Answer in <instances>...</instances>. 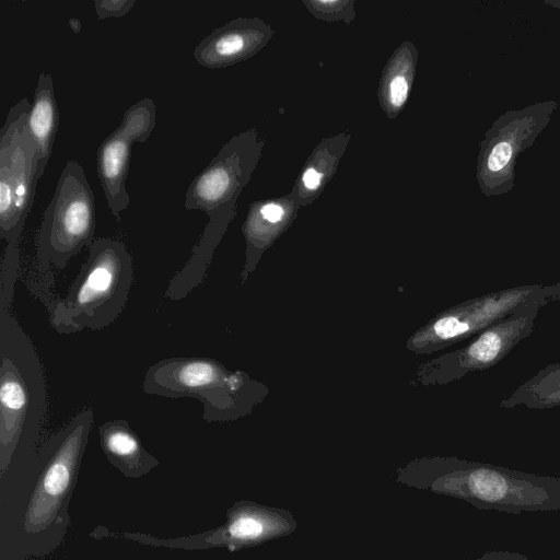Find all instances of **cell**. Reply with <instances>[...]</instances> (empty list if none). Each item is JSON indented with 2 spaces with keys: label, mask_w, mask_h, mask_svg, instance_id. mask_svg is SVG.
<instances>
[{
  "label": "cell",
  "mask_w": 560,
  "mask_h": 560,
  "mask_svg": "<svg viewBox=\"0 0 560 560\" xmlns=\"http://www.w3.org/2000/svg\"><path fill=\"white\" fill-rule=\"evenodd\" d=\"M15 270L0 273V472L15 458L36 459L47 411V383L36 348L12 313Z\"/></svg>",
  "instance_id": "1"
},
{
  "label": "cell",
  "mask_w": 560,
  "mask_h": 560,
  "mask_svg": "<svg viewBox=\"0 0 560 560\" xmlns=\"http://www.w3.org/2000/svg\"><path fill=\"white\" fill-rule=\"evenodd\" d=\"M398 481L419 490L464 500L479 510L518 515L560 510V477L493 464L440 459L400 472Z\"/></svg>",
  "instance_id": "2"
},
{
  "label": "cell",
  "mask_w": 560,
  "mask_h": 560,
  "mask_svg": "<svg viewBox=\"0 0 560 560\" xmlns=\"http://www.w3.org/2000/svg\"><path fill=\"white\" fill-rule=\"evenodd\" d=\"M96 226L94 192L75 160L66 163L36 235L35 267L30 273L31 292L47 310L58 298L52 268L63 269L84 247L93 244Z\"/></svg>",
  "instance_id": "3"
},
{
  "label": "cell",
  "mask_w": 560,
  "mask_h": 560,
  "mask_svg": "<svg viewBox=\"0 0 560 560\" xmlns=\"http://www.w3.org/2000/svg\"><path fill=\"white\" fill-rule=\"evenodd\" d=\"M132 282L133 259L126 245L95 238L67 294L46 310L50 326L62 335L109 326L125 310Z\"/></svg>",
  "instance_id": "4"
},
{
  "label": "cell",
  "mask_w": 560,
  "mask_h": 560,
  "mask_svg": "<svg viewBox=\"0 0 560 560\" xmlns=\"http://www.w3.org/2000/svg\"><path fill=\"white\" fill-rule=\"evenodd\" d=\"M30 107L22 97L0 129V237L11 249H19L38 180L37 148L26 127Z\"/></svg>",
  "instance_id": "5"
},
{
  "label": "cell",
  "mask_w": 560,
  "mask_h": 560,
  "mask_svg": "<svg viewBox=\"0 0 560 560\" xmlns=\"http://www.w3.org/2000/svg\"><path fill=\"white\" fill-rule=\"evenodd\" d=\"M245 385L244 376L229 372L206 357H171L147 370L142 392L166 398H192L202 405L205 421L232 417Z\"/></svg>",
  "instance_id": "6"
},
{
  "label": "cell",
  "mask_w": 560,
  "mask_h": 560,
  "mask_svg": "<svg viewBox=\"0 0 560 560\" xmlns=\"http://www.w3.org/2000/svg\"><path fill=\"white\" fill-rule=\"evenodd\" d=\"M93 422V409L81 410L38 452L42 472L25 514L27 533L44 530L66 510Z\"/></svg>",
  "instance_id": "7"
},
{
  "label": "cell",
  "mask_w": 560,
  "mask_h": 560,
  "mask_svg": "<svg viewBox=\"0 0 560 560\" xmlns=\"http://www.w3.org/2000/svg\"><path fill=\"white\" fill-rule=\"evenodd\" d=\"M559 104L547 100L501 114L479 143L476 179L486 197L510 192L515 185L516 161L551 122Z\"/></svg>",
  "instance_id": "8"
},
{
  "label": "cell",
  "mask_w": 560,
  "mask_h": 560,
  "mask_svg": "<svg viewBox=\"0 0 560 560\" xmlns=\"http://www.w3.org/2000/svg\"><path fill=\"white\" fill-rule=\"evenodd\" d=\"M296 526L298 523L292 513L285 509L241 500L228 510L224 524L198 535L168 539L130 533L115 534V536L150 546L186 550L224 547L235 551L288 536L296 529Z\"/></svg>",
  "instance_id": "9"
},
{
  "label": "cell",
  "mask_w": 560,
  "mask_h": 560,
  "mask_svg": "<svg viewBox=\"0 0 560 560\" xmlns=\"http://www.w3.org/2000/svg\"><path fill=\"white\" fill-rule=\"evenodd\" d=\"M264 141L255 129L232 137L189 184L184 207L210 214L237 201L260 159Z\"/></svg>",
  "instance_id": "10"
},
{
  "label": "cell",
  "mask_w": 560,
  "mask_h": 560,
  "mask_svg": "<svg viewBox=\"0 0 560 560\" xmlns=\"http://www.w3.org/2000/svg\"><path fill=\"white\" fill-rule=\"evenodd\" d=\"M156 125V105L152 98L142 97L128 107L120 124L98 145L96 171L110 213L120 220L130 196L126 180L133 143L145 142Z\"/></svg>",
  "instance_id": "11"
},
{
  "label": "cell",
  "mask_w": 560,
  "mask_h": 560,
  "mask_svg": "<svg viewBox=\"0 0 560 560\" xmlns=\"http://www.w3.org/2000/svg\"><path fill=\"white\" fill-rule=\"evenodd\" d=\"M272 31L258 18H236L214 28L195 47L192 56L208 69H222L256 55Z\"/></svg>",
  "instance_id": "12"
},
{
  "label": "cell",
  "mask_w": 560,
  "mask_h": 560,
  "mask_svg": "<svg viewBox=\"0 0 560 560\" xmlns=\"http://www.w3.org/2000/svg\"><path fill=\"white\" fill-rule=\"evenodd\" d=\"M235 202L229 203L209 215V222L191 256L170 281L165 291L166 298L173 301L182 300L205 280L214 248L235 215Z\"/></svg>",
  "instance_id": "13"
},
{
  "label": "cell",
  "mask_w": 560,
  "mask_h": 560,
  "mask_svg": "<svg viewBox=\"0 0 560 560\" xmlns=\"http://www.w3.org/2000/svg\"><path fill=\"white\" fill-rule=\"evenodd\" d=\"M98 438L108 462L128 478L144 476L160 464L144 448L138 434L124 419L102 423Z\"/></svg>",
  "instance_id": "14"
},
{
  "label": "cell",
  "mask_w": 560,
  "mask_h": 560,
  "mask_svg": "<svg viewBox=\"0 0 560 560\" xmlns=\"http://www.w3.org/2000/svg\"><path fill=\"white\" fill-rule=\"evenodd\" d=\"M26 127L37 148V177L39 179L44 175L51 156L59 127V109L55 95L54 78L49 72L42 71L38 75Z\"/></svg>",
  "instance_id": "15"
},
{
  "label": "cell",
  "mask_w": 560,
  "mask_h": 560,
  "mask_svg": "<svg viewBox=\"0 0 560 560\" xmlns=\"http://www.w3.org/2000/svg\"><path fill=\"white\" fill-rule=\"evenodd\" d=\"M417 49L405 42L388 60L380 81V104L388 117L405 106L415 75Z\"/></svg>",
  "instance_id": "16"
},
{
  "label": "cell",
  "mask_w": 560,
  "mask_h": 560,
  "mask_svg": "<svg viewBox=\"0 0 560 560\" xmlns=\"http://www.w3.org/2000/svg\"><path fill=\"white\" fill-rule=\"evenodd\" d=\"M550 409L560 406V362L551 363L517 386L500 401V407Z\"/></svg>",
  "instance_id": "17"
},
{
  "label": "cell",
  "mask_w": 560,
  "mask_h": 560,
  "mask_svg": "<svg viewBox=\"0 0 560 560\" xmlns=\"http://www.w3.org/2000/svg\"><path fill=\"white\" fill-rule=\"evenodd\" d=\"M329 141H324L316 148L313 155L303 168L298 183V201L311 200L320 191L328 180V175L336 167L338 158L335 153L328 151Z\"/></svg>",
  "instance_id": "18"
},
{
  "label": "cell",
  "mask_w": 560,
  "mask_h": 560,
  "mask_svg": "<svg viewBox=\"0 0 560 560\" xmlns=\"http://www.w3.org/2000/svg\"><path fill=\"white\" fill-rule=\"evenodd\" d=\"M315 16L326 21L343 20L350 23L354 18L352 1H305Z\"/></svg>",
  "instance_id": "19"
},
{
  "label": "cell",
  "mask_w": 560,
  "mask_h": 560,
  "mask_svg": "<svg viewBox=\"0 0 560 560\" xmlns=\"http://www.w3.org/2000/svg\"><path fill=\"white\" fill-rule=\"evenodd\" d=\"M135 0H95L94 8L98 20L122 18L135 5Z\"/></svg>",
  "instance_id": "20"
},
{
  "label": "cell",
  "mask_w": 560,
  "mask_h": 560,
  "mask_svg": "<svg viewBox=\"0 0 560 560\" xmlns=\"http://www.w3.org/2000/svg\"><path fill=\"white\" fill-rule=\"evenodd\" d=\"M456 560H530L524 553L509 550H491L486 551L478 558L474 559H456Z\"/></svg>",
  "instance_id": "21"
},
{
  "label": "cell",
  "mask_w": 560,
  "mask_h": 560,
  "mask_svg": "<svg viewBox=\"0 0 560 560\" xmlns=\"http://www.w3.org/2000/svg\"><path fill=\"white\" fill-rule=\"evenodd\" d=\"M69 25L74 33H79L81 31V22L79 19L72 18L69 20Z\"/></svg>",
  "instance_id": "22"
},
{
  "label": "cell",
  "mask_w": 560,
  "mask_h": 560,
  "mask_svg": "<svg viewBox=\"0 0 560 560\" xmlns=\"http://www.w3.org/2000/svg\"><path fill=\"white\" fill-rule=\"evenodd\" d=\"M547 4L560 10V1H545Z\"/></svg>",
  "instance_id": "23"
}]
</instances>
